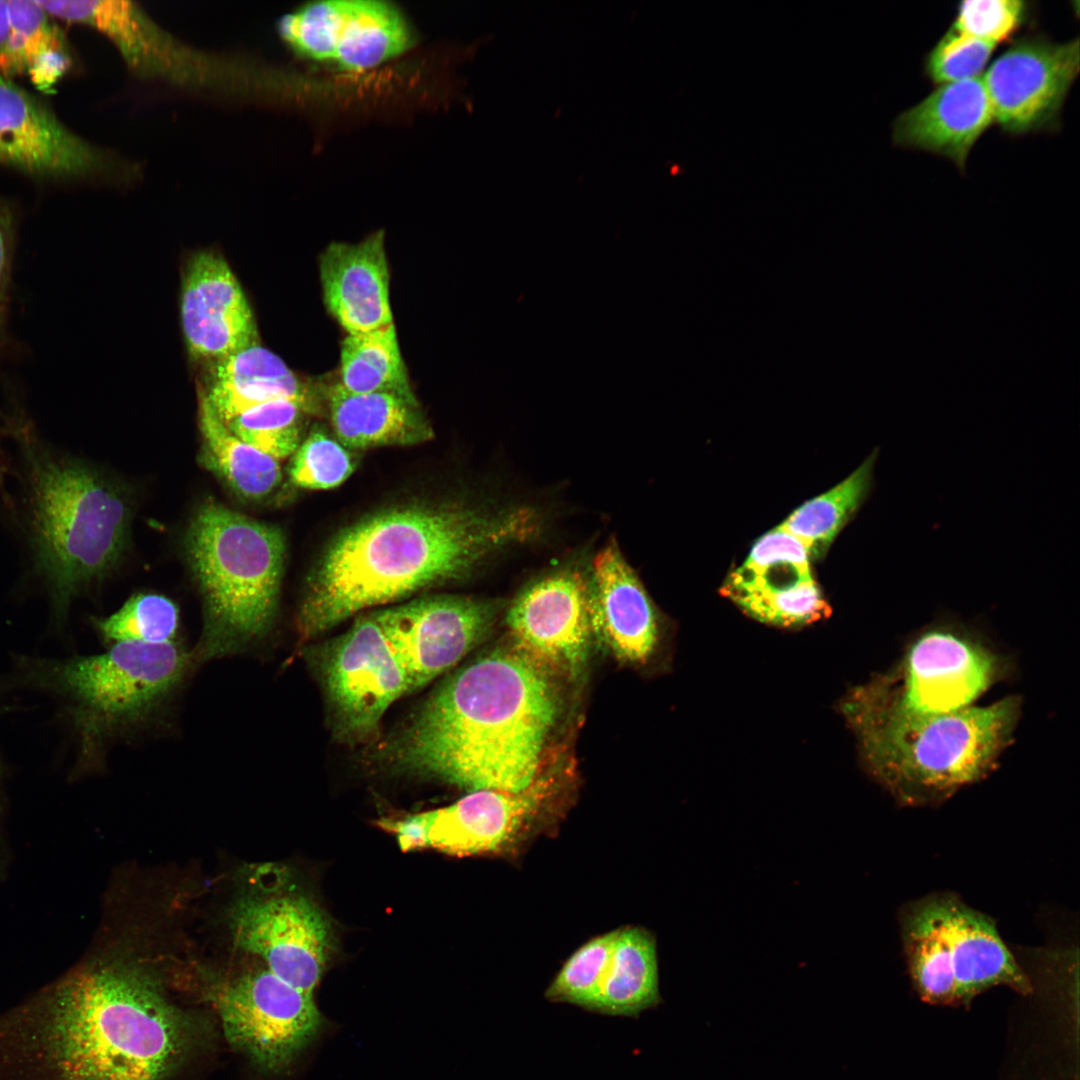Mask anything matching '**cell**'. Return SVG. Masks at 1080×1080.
<instances>
[{"instance_id": "cell-1", "label": "cell", "mask_w": 1080, "mask_h": 1080, "mask_svg": "<svg viewBox=\"0 0 1080 1080\" xmlns=\"http://www.w3.org/2000/svg\"><path fill=\"white\" fill-rule=\"evenodd\" d=\"M213 1037L155 974L94 957L0 1012V1080H171Z\"/></svg>"}, {"instance_id": "cell-2", "label": "cell", "mask_w": 1080, "mask_h": 1080, "mask_svg": "<svg viewBox=\"0 0 1080 1080\" xmlns=\"http://www.w3.org/2000/svg\"><path fill=\"white\" fill-rule=\"evenodd\" d=\"M8 459L0 514L20 556L19 586L45 603L50 626L66 627L75 602L118 563L130 507L102 469L49 440L23 412L5 414Z\"/></svg>"}, {"instance_id": "cell-3", "label": "cell", "mask_w": 1080, "mask_h": 1080, "mask_svg": "<svg viewBox=\"0 0 1080 1080\" xmlns=\"http://www.w3.org/2000/svg\"><path fill=\"white\" fill-rule=\"evenodd\" d=\"M543 528L542 514L519 504L413 506L371 516L328 548L300 606L298 630L312 638L365 608L463 577Z\"/></svg>"}, {"instance_id": "cell-4", "label": "cell", "mask_w": 1080, "mask_h": 1080, "mask_svg": "<svg viewBox=\"0 0 1080 1080\" xmlns=\"http://www.w3.org/2000/svg\"><path fill=\"white\" fill-rule=\"evenodd\" d=\"M557 709L543 667L497 649L451 674L390 752L401 768L471 791L521 792L538 777Z\"/></svg>"}, {"instance_id": "cell-5", "label": "cell", "mask_w": 1080, "mask_h": 1080, "mask_svg": "<svg viewBox=\"0 0 1080 1080\" xmlns=\"http://www.w3.org/2000/svg\"><path fill=\"white\" fill-rule=\"evenodd\" d=\"M192 664L176 641H120L93 655L17 654L12 681L52 705L72 741L76 773L94 767L112 739L158 712Z\"/></svg>"}, {"instance_id": "cell-6", "label": "cell", "mask_w": 1080, "mask_h": 1080, "mask_svg": "<svg viewBox=\"0 0 1080 1080\" xmlns=\"http://www.w3.org/2000/svg\"><path fill=\"white\" fill-rule=\"evenodd\" d=\"M186 551L204 614L194 664L255 648L276 618L285 556L281 531L208 501L188 527Z\"/></svg>"}, {"instance_id": "cell-7", "label": "cell", "mask_w": 1080, "mask_h": 1080, "mask_svg": "<svg viewBox=\"0 0 1080 1080\" xmlns=\"http://www.w3.org/2000/svg\"><path fill=\"white\" fill-rule=\"evenodd\" d=\"M1022 700L852 728L869 775L904 806H933L983 780L1012 743Z\"/></svg>"}, {"instance_id": "cell-8", "label": "cell", "mask_w": 1080, "mask_h": 1080, "mask_svg": "<svg viewBox=\"0 0 1080 1080\" xmlns=\"http://www.w3.org/2000/svg\"><path fill=\"white\" fill-rule=\"evenodd\" d=\"M1008 666L974 632L933 624L914 636L888 671L851 689L841 712L850 729L952 713L972 706L1006 677Z\"/></svg>"}, {"instance_id": "cell-9", "label": "cell", "mask_w": 1080, "mask_h": 1080, "mask_svg": "<svg viewBox=\"0 0 1080 1080\" xmlns=\"http://www.w3.org/2000/svg\"><path fill=\"white\" fill-rule=\"evenodd\" d=\"M203 994L231 1047L265 1074L286 1071L322 1025L313 994L267 968L215 978Z\"/></svg>"}, {"instance_id": "cell-10", "label": "cell", "mask_w": 1080, "mask_h": 1080, "mask_svg": "<svg viewBox=\"0 0 1080 1080\" xmlns=\"http://www.w3.org/2000/svg\"><path fill=\"white\" fill-rule=\"evenodd\" d=\"M277 29L297 55L344 71L376 66L414 42L404 15L383 0L309 2L282 16Z\"/></svg>"}, {"instance_id": "cell-11", "label": "cell", "mask_w": 1080, "mask_h": 1080, "mask_svg": "<svg viewBox=\"0 0 1080 1080\" xmlns=\"http://www.w3.org/2000/svg\"><path fill=\"white\" fill-rule=\"evenodd\" d=\"M321 674L340 733L373 736L387 709L411 692L408 675L373 614L359 617L321 656Z\"/></svg>"}, {"instance_id": "cell-12", "label": "cell", "mask_w": 1080, "mask_h": 1080, "mask_svg": "<svg viewBox=\"0 0 1080 1080\" xmlns=\"http://www.w3.org/2000/svg\"><path fill=\"white\" fill-rule=\"evenodd\" d=\"M230 928L243 950L272 973L313 994L326 966L329 926L320 909L296 892L245 895L232 906Z\"/></svg>"}, {"instance_id": "cell-13", "label": "cell", "mask_w": 1080, "mask_h": 1080, "mask_svg": "<svg viewBox=\"0 0 1080 1080\" xmlns=\"http://www.w3.org/2000/svg\"><path fill=\"white\" fill-rule=\"evenodd\" d=\"M498 611L495 601L435 596L373 615L415 691L461 661L489 632Z\"/></svg>"}, {"instance_id": "cell-14", "label": "cell", "mask_w": 1080, "mask_h": 1080, "mask_svg": "<svg viewBox=\"0 0 1080 1080\" xmlns=\"http://www.w3.org/2000/svg\"><path fill=\"white\" fill-rule=\"evenodd\" d=\"M1079 72V40L1015 41L982 76L994 121L1011 134L1054 130Z\"/></svg>"}, {"instance_id": "cell-15", "label": "cell", "mask_w": 1080, "mask_h": 1080, "mask_svg": "<svg viewBox=\"0 0 1080 1080\" xmlns=\"http://www.w3.org/2000/svg\"><path fill=\"white\" fill-rule=\"evenodd\" d=\"M590 597L588 564L568 562L535 578L507 611L518 650L540 665L580 667L592 632Z\"/></svg>"}, {"instance_id": "cell-16", "label": "cell", "mask_w": 1080, "mask_h": 1080, "mask_svg": "<svg viewBox=\"0 0 1080 1080\" xmlns=\"http://www.w3.org/2000/svg\"><path fill=\"white\" fill-rule=\"evenodd\" d=\"M800 541L778 527L762 536L721 588L747 615L777 627H800L829 611Z\"/></svg>"}, {"instance_id": "cell-17", "label": "cell", "mask_w": 1080, "mask_h": 1080, "mask_svg": "<svg viewBox=\"0 0 1080 1080\" xmlns=\"http://www.w3.org/2000/svg\"><path fill=\"white\" fill-rule=\"evenodd\" d=\"M557 784L553 775H542L521 792L472 791L428 811V847L458 856L511 849L539 825Z\"/></svg>"}, {"instance_id": "cell-18", "label": "cell", "mask_w": 1080, "mask_h": 1080, "mask_svg": "<svg viewBox=\"0 0 1080 1080\" xmlns=\"http://www.w3.org/2000/svg\"><path fill=\"white\" fill-rule=\"evenodd\" d=\"M0 163L34 176L75 178L104 171L109 159L38 98L0 76Z\"/></svg>"}, {"instance_id": "cell-19", "label": "cell", "mask_w": 1080, "mask_h": 1080, "mask_svg": "<svg viewBox=\"0 0 1080 1080\" xmlns=\"http://www.w3.org/2000/svg\"><path fill=\"white\" fill-rule=\"evenodd\" d=\"M189 352L213 362L259 344L248 300L220 255L202 251L187 265L180 303Z\"/></svg>"}, {"instance_id": "cell-20", "label": "cell", "mask_w": 1080, "mask_h": 1080, "mask_svg": "<svg viewBox=\"0 0 1080 1080\" xmlns=\"http://www.w3.org/2000/svg\"><path fill=\"white\" fill-rule=\"evenodd\" d=\"M590 566L592 632L618 659L646 660L657 641V622L637 574L615 541L603 547Z\"/></svg>"}, {"instance_id": "cell-21", "label": "cell", "mask_w": 1080, "mask_h": 1080, "mask_svg": "<svg viewBox=\"0 0 1080 1080\" xmlns=\"http://www.w3.org/2000/svg\"><path fill=\"white\" fill-rule=\"evenodd\" d=\"M994 121L982 76L940 85L894 121L893 142L945 156L963 170L969 152Z\"/></svg>"}, {"instance_id": "cell-22", "label": "cell", "mask_w": 1080, "mask_h": 1080, "mask_svg": "<svg viewBox=\"0 0 1080 1080\" xmlns=\"http://www.w3.org/2000/svg\"><path fill=\"white\" fill-rule=\"evenodd\" d=\"M81 19L84 25L105 34L138 74L178 84L204 85L212 81L217 85L216 62L185 47L132 2L90 1Z\"/></svg>"}, {"instance_id": "cell-23", "label": "cell", "mask_w": 1080, "mask_h": 1080, "mask_svg": "<svg viewBox=\"0 0 1080 1080\" xmlns=\"http://www.w3.org/2000/svg\"><path fill=\"white\" fill-rule=\"evenodd\" d=\"M320 278L327 309L348 334L393 323L382 231L357 244H330L320 257Z\"/></svg>"}, {"instance_id": "cell-24", "label": "cell", "mask_w": 1080, "mask_h": 1080, "mask_svg": "<svg viewBox=\"0 0 1080 1080\" xmlns=\"http://www.w3.org/2000/svg\"><path fill=\"white\" fill-rule=\"evenodd\" d=\"M948 943L955 979V1004L970 1003L981 992L1004 985L1029 994L1032 985L1006 947L995 922L952 894Z\"/></svg>"}, {"instance_id": "cell-25", "label": "cell", "mask_w": 1080, "mask_h": 1080, "mask_svg": "<svg viewBox=\"0 0 1080 1080\" xmlns=\"http://www.w3.org/2000/svg\"><path fill=\"white\" fill-rule=\"evenodd\" d=\"M333 429L353 448L405 446L432 437V429L416 398L386 393H351L339 383L329 389Z\"/></svg>"}, {"instance_id": "cell-26", "label": "cell", "mask_w": 1080, "mask_h": 1080, "mask_svg": "<svg viewBox=\"0 0 1080 1080\" xmlns=\"http://www.w3.org/2000/svg\"><path fill=\"white\" fill-rule=\"evenodd\" d=\"M202 396L225 423L273 400H292L310 408L304 384L280 357L259 344L214 362Z\"/></svg>"}, {"instance_id": "cell-27", "label": "cell", "mask_w": 1080, "mask_h": 1080, "mask_svg": "<svg viewBox=\"0 0 1080 1080\" xmlns=\"http://www.w3.org/2000/svg\"><path fill=\"white\" fill-rule=\"evenodd\" d=\"M952 893L926 896L901 913V935L908 970L922 1000L955 1004V979L949 956L948 921Z\"/></svg>"}, {"instance_id": "cell-28", "label": "cell", "mask_w": 1080, "mask_h": 1080, "mask_svg": "<svg viewBox=\"0 0 1080 1080\" xmlns=\"http://www.w3.org/2000/svg\"><path fill=\"white\" fill-rule=\"evenodd\" d=\"M660 1000L654 937L645 929L617 930L608 968L590 1010L634 1016Z\"/></svg>"}, {"instance_id": "cell-29", "label": "cell", "mask_w": 1080, "mask_h": 1080, "mask_svg": "<svg viewBox=\"0 0 1080 1080\" xmlns=\"http://www.w3.org/2000/svg\"><path fill=\"white\" fill-rule=\"evenodd\" d=\"M11 30L0 60V76L26 73L48 91L71 65L63 38L37 0H8Z\"/></svg>"}, {"instance_id": "cell-30", "label": "cell", "mask_w": 1080, "mask_h": 1080, "mask_svg": "<svg viewBox=\"0 0 1080 1080\" xmlns=\"http://www.w3.org/2000/svg\"><path fill=\"white\" fill-rule=\"evenodd\" d=\"M203 459L239 496L261 500L282 479L279 461L234 435L203 396L199 406Z\"/></svg>"}, {"instance_id": "cell-31", "label": "cell", "mask_w": 1080, "mask_h": 1080, "mask_svg": "<svg viewBox=\"0 0 1080 1080\" xmlns=\"http://www.w3.org/2000/svg\"><path fill=\"white\" fill-rule=\"evenodd\" d=\"M339 384L351 393L386 392L415 398L393 323L348 334L341 345Z\"/></svg>"}, {"instance_id": "cell-32", "label": "cell", "mask_w": 1080, "mask_h": 1080, "mask_svg": "<svg viewBox=\"0 0 1080 1080\" xmlns=\"http://www.w3.org/2000/svg\"><path fill=\"white\" fill-rule=\"evenodd\" d=\"M876 458L877 450L841 483L800 506L778 528L800 541L808 554L823 555L868 495Z\"/></svg>"}, {"instance_id": "cell-33", "label": "cell", "mask_w": 1080, "mask_h": 1080, "mask_svg": "<svg viewBox=\"0 0 1080 1080\" xmlns=\"http://www.w3.org/2000/svg\"><path fill=\"white\" fill-rule=\"evenodd\" d=\"M93 624L107 642L167 643L175 641L179 610L164 595L141 593L128 599L112 614L95 618Z\"/></svg>"}, {"instance_id": "cell-34", "label": "cell", "mask_w": 1080, "mask_h": 1080, "mask_svg": "<svg viewBox=\"0 0 1080 1080\" xmlns=\"http://www.w3.org/2000/svg\"><path fill=\"white\" fill-rule=\"evenodd\" d=\"M306 410L298 402L279 399L255 406L224 423L239 439L279 461L297 450L299 421Z\"/></svg>"}, {"instance_id": "cell-35", "label": "cell", "mask_w": 1080, "mask_h": 1080, "mask_svg": "<svg viewBox=\"0 0 1080 1080\" xmlns=\"http://www.w3.org/2000/svg\"><path fill=\"white\" fill-rule=\"evenodd\" d=\"M616 933L595 937L574 952L547 988L546 998L590 1010L608 968Z\"/></svg>"}, {"instance_id": "cell-36", "label": "cell", "mask_w": 1080, "mask_h": 1080, "mask_svg": "<svg viewBox=\"0 0 1080 1080\" xmlns=\"http://www.w3.org/2000/svg\"><path fill=\"white\" fill-rule=\"evenodd\" d=\"M347 451L320 430L311 432L298 446L290 467L293 484L307 489H329L352 473Z\"/></svg>"}, {"instance_id": "cell-37", "label": "cell", "mask_w": 1080, "mask_h": 1080, "mask_svg": "<svg viewBox=\"0 0 1080 1080\" xmlns=\"http://www.w3.org/2000/svg\"><path fill=\"white\" fill-rule=\"evenodd\" d=\"M995 47L951 27L929 52L925 72L940 85L981 76Z\"/></svg>"}, {"instance_id": "cell-38", "label": "cell", "mask_w": 1080, "mask_h": 1080, "mask_svg": "<svg viewBox=\"0 0 1080 1080\" xmlns=\"http://www.w3.org/2000/svg\"><path fill=\"white\" fill-rule=\"evenodd\" d=\"M1027 8L1018 0H974L959 4L953 28L997 44L1008 40L1023 24Z\"/></svg>"}, {"instance_id": "cell-39", "label": "cell", "mask_w": 1080, "mask_h": 1080, "mask_svg": "<svg viewBox=\"0 0 1080 1080\" xmlns=\"http://www.w3.org/2000/svg\"><path fill=\"white\" fill-rule=\"evenodd\" d=\"M380 825L392 831L403 851L428 847V812L408 816L400 820H383Z\"/></svg>"}, {"instance_id": "cell-40", "label": "cell", "mask_w": 1080, "mask_h": 1080, "mask_svg": "<svg viewBox=\"0 0 1080 1080\" xmlns=\"http://www.w3.org/2000/svg\"><path fill=\"white\" fill-rule=\"evenodd\" d=\"M8 269V246L3 226L0 221V324Z\"/></svg>"}, {"instance_id": "cell-41", "label": "cell", "mask_w": 1080, "mask_h": 1080, "mask_svg": "<svg viewBox=\"0 0 1080 1080\" xmlns=\"http://www.w3.org/2000/svg\"><path fill=\"white\" fill-rule=\"evenodd\" d=\"M11 22L9 3L5 0H0V60L6 50L7 43L10 36Z\"/></svg>"}, {"instance_id": "cell-42", "label": "cell", "mask_w": 1080, "mask_h": 1080, "mask_svg": "<svg viewBox=\"0 0 1080 1080\" xmlns=\"http://www.w3.org/2000/svg\"><path fill=\"white\" fill-rule=\"evenodd\" d=\"M3 776H4V764H3V759H2L1 754H0V809H1V802H2V797L1 796H2Z\"/></svg>"}]
</instances>
